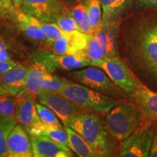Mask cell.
Instances as JSON below:
<instances>
[{"label":"cell","instance_id":"6da1fadb","mask_svg":"<svg viewBox=\"0 0 157 157\" xmlns=\"http://www.w3.org/2000/svg\"><path fill=\"white\" fill-rule=\"evenodd\" d=\"M86 140L96 157L113 156L119 154L118 141L108 130L103 115L99 113L78 112L68 124Z\"/></svg>","mask_w":157,"mask_h":157},{"label":"cell","instance_id":"7a4b0ae2","mask_svg":"<svg viewBox=\"0 0 157 157\" xmlns=\"http://www.w3.org/2000/svg\"><path fill=\"white\" fill-rule=\"evenodd\" d=\"M124 50L157 79V38L140 22L124 37Z\"/></svg>","mask_w":157,"mask_h":157},{"label":"cell","instance_id":"3957f363","mask_svg":"<svg viewBox=\"0 0 157 157\" xmlns=\"http://www.w3.org/2000/svg\"><path fill=\"white\" fill-rule=\"evenodd\" d=\"M104 119L110 134L118 142H121L150 121L138 105L129 100L119 101L105 115Z\"/></svg>","mask_w":157,"mask_h":157},{"label":"cell","instance_id":"277c9868","mask_svg":"<svg viewBox=\"0 0 157 157\" xmlns=\"http://www.w3.org/2000/svg\"><path fill=\"white\" fill-rule=\"evenodd\" d=\"M60 94L75 104L81 111L103 116L109 113L120 101L70 79Z\"/></svg>","mask_w":157,"mask_h":157},{"label":"cell","instance_id":"5b68a950","mask_svg":"<svg viewBox=\"0 0 157 157\" xmlns=\"http://www.w3.org/2000/svg\"><path fill=\"white\" fill-rule=\"evenodd\" d=\"M67 77L114 99L129 100L126 93L116 85L106 73L99 67L90 66L81 70L71 71L67 74Z\"/></svg>","mask_w":157,"mask_h":157},{"label":"cell","instance_id":"8992f818","mask_svg":"<svg viewBox=\"0 0 157 157\" xmlns=\"http://www.w3.org/2000/svg\"><path fill=\"white\" fill-rule=\"evenodd\" d=\"M97 67L103 69L111 81L126 93L129 101H134L137 91L143 83L135 75L120 56L104 58Z\"/></svg>","mask_w":157,"mask_h":157},{"label":"cell","instance_id":"52a82bcc","mask_svg":"<svg viewBox=\"0 0 157 157\" xmlns=\"http://www.w3.org/2000/svg\"><path fill=\"white\" fill-rule=\"evenodd\" d=\"M156 121H148L120 142L118 156L121 157L149 156Z\"/></svg>","mask_w":157,"mask_h":157},{"label":"cell","instance_id":"ba28073f","mask_svg":"<svg viewBox=\"0 0 157 157\" xmlns=\"http://www.w3.org/2000/svg\"><path fill=\"white\" fill-rule=\"evenodd\" d=\"M21 10L42 23L56 22L66 15V7L58 0H23Z\"/></svg>","mask_w":157,"mask_h":157},{"label":"cell","instance_id":"9c48e42d","mask_svg":"<svg viewBox=\"0 0 157 157\" xmlns=\"http://www.w3.org/2000/svg\"><path fill=\"white\" fill-rule=\"evenodd\" d=\"M36 98L39 103L46 105L58 116L64 127H67L71 119L80 111L75 104L60 93L41 92Z\"/></svg>","mask_w":157,"mask_h":157},{"label":"cell","instance_id":"30bf717a","mask_svg":"<svg viewBox=\"0 0 157 157\" xmlns=\"http://www.w3.org/2000/svg\"><path fill=\"white\" fill-rule=\"evenodd\" d=\"M15 121L26 129L29 134L34 133L44 126L36 109L34 96L25 94L16 97Z\"/></svg>","mask_w":157,"mask_h":157},{"label":"cell","instance_id":"8fae6325","mask_svg":"<svg viewBox=\"0 0 157 157\" xmlns=\"http://www.w3.org/2000/svg\"><path fill=\"white\" fill-rule=\"evenodd\" d=\"M42 60L48 66L49 71L52 73L58 68L62 70L73 71L92 66V63L84 50L78 51L76 53L64 56L50 54L44 56Z\"/></svg>","mask_w":157,"mask_h":157},{"label":"cell","instance_id":"7c38bea8","mask_svg":"<svg viewBox=\"0 0 157 157\" xmlns=\"http://www.w3.org/2000/svg\"><path fill=\"white\" fill-rule=\"evenodd\" d=\"M28 131L21 124H15L7 140V156L32 157L33 146Z\"/></svg>","mask_w":157,"mask_h":157},{"label":"cell","instance_id":"4fadbf2b","mask_svg":"<svg viewBox=\"0 0 157 157\" xmlns=\"http://www.w3.org/2000/svg\"><path fill=\"white\" fill-rule=\"evenodd\" d=\"M35 157H71L74 151L68 146L41 135L29 134Z\"/></svg>","mask_w":157,"mask_h":157},{"label":"cell","instance_id":"5bb4252c","mask_svg":"<svg viewBox=\"0 0 157 157\" xmlns=\"http://www.w3.org/2000/svg\"><path fill=\"white\" fill-rule=\"evenodd\" d=\"M29 68L18 63L12 69L0 75V85L11 95L20 97L26 93Z\"/></svg>","mask_w":157,"mask_h":157},{"label":"cell","instance_id":"9a60e30c","mask_svg":"<svg viewBox=\"0 0 157 157\" xmlns=\"http://www.w3.org/2000/svg\"><path fill=\"white\" fill-rule=\"evenodd\" d=\"M91 34H84L80 31H74L67 34L52 44L54 54L57 56L71 55L84 50L89 42Z\"/></svg>","mask_w":157,"mask_h":157},{"label":"cell","instance_id":"2e32d148","mask_svg":"<svg viewBox=\"0 0 157 157\" xmlns=\"http://www.w3.org/2000/svg\"><path fill=\"white\" fill-rule=\"evenodd\" d=\"M119 23L102 24L93 34L101 44L105 58L119 56Z\"/></svg>","mask_w":157,"mask_h":157},{"label":"cell","instance_id":"e0dca14e","mask_svg":"<svg viewBox=\"0 0 157 157\" xmlns=\"http://www.w3.org/2000/svg\"><path fill=\"white\" fill-rule=\"evenodd\" d=\"M102 24L119 23L132 7L133 0H101Z\"/></svg>","mask_w":157,"mask_h":157},{"label":"cell","instance_id":"ac0fdd59","mask_svg":"<svg viewBox=\"0 0 157 157\" xmlns=\"http://www.w3.org/2000/svg\"><path fill=\"white\" fill-rule=\"evenodd\" d=\"M138 105L148 120L157 121V93L144 84L139 89L134 101Z\"/></svg>","mask_w":157,"mask_h":157},{"label":"cell","instance_id":"d6986e66","mask_svg":"<svg viewBox=\"0 0 157 157\" xmlns=\"http://www.w3.org/2000/svg\"><path fill=\"white\" fill-rule=\"evenodd\" d=\"M49 71L47 65L42 59L35 61L29 68L27 78L26 93L34 97L40 93L41 84L44 74ZM50 72V71H49Z\"/></svg>","mask_w":157,"mask_h":157},{"label":"cell","instance_id":"ffe728a7","mask_svg":"<svg viewBox=\"0 0 157 157\" xmlns=\"http://www.w3.org/2000/svg\"><path fill=\"white\" fill-rule=\"evenodd\" d=\"M16 15L20 29L29 38L37 41L46 40V36L37 24V19L22 10L16 11Z\"/></svg>","mask_w":157,"mask_h":157},{"label":"cell","instance_id":"44dd1931","mask_svg":"<svg viewBox=\"0 0 157 157\" xmlns=\"http://www.w3.org/2000/svg\"><path fill=\"white\" fill-rule=\"evenodd\" d=\"M68 138V146L78 156L96 157L93 149L81 135L70 127H65Z\"/></svg>","mask_w":157,"mask_h":157},{"label":"cell","instance_id":"7402d4cb","mask_svg":"<svg viewBox=\"0 0 157 157\" xmlns=\"http://www.w3.org/2000/svg\"><path fill=\"white\" fill-rule=\"evenodd\" d=\"M68 80L67 78L53 74L52 72H47L42 78L41 84V92L60 93L63 89Z\"/></svg>","mask_w":157,"mask_h":157},{"label":"cell","instance_id":"603a6c76","mask_svg":"<svg viewBox=\"0 0 157 157\" xmlns=\"http://www.w3.org/2000/svg\"><path fill=\"white\" fill-rule=\"evenodd\" d=\"M85 6L93 34L102 25V5L101 0H85Z\"/></svg>","mask_w":157,"mask_h":157},{"label":"cell","instance_id":"cb8c5ba5","mask_svg":"<svg viewBox=\"0 0 157 157\" xmlns=\"http://www.w3.org/2000/svg\"><path fill=\"white\" fill-rule=\"evenodd\" d=\"M71 15L73 16L79 26L80 31L87 34H93V31L84 5H77L72 10Z\"/></svg>","mask_w":157,"mask_h":157},{"label":"cell","instance_id":"d4e9b609","mask_svg":"<svg viewBox=\"0 0 157 157\" xmlns=\"http://www.w3.org/2000/svg\"><path fill=\"white\" fill-rule=\"evenodd\" d=\"M36 109L41 121L45 126L56 128H63V124L58 116L46 105L36 103Z\"/></svg>","mask_w":157,"mask_h":157},{"label":"cell","instance_id":"484cf974","mask_svg":"<svg viewBox=\"0 0 157 157\" xmlns=\"http://www.w3.org/2000/svg\"><path fill=\"white\" fill-rule=\"evenodd\" d=\"M16 101L15 96L0 94V117L15 121Z\"/></svg>","mask_w":157,"mask_h":157},{"label":"cell","instance_id":"4316f807","mask_svg":"<svg viewBox=\"0 0 157 157\" xmlns=\"http://www.w3.org/2000/svg\"><path fill=\"white\" fill-rule=\"evenodd\" d=\"M31 135H44L65 146H68V135L65 129V127L64 128H56V127H46L44 125L42 128L38 129L34 133H31Z\"/></svg>","mask_w":157,"mask_h":157},{"label":"cell","instance_id":"83f0119b","mask_svg":"<svg viewBox=\"0 0 157 157\" xmlns=\"http://www.w3.org/2000/svg\"><path fill=\"white\" fill-rule=\"evenodd\" d=\"M84 51L91 61L93 66L97 67L99 63L105 58L101 44L98 42L93 34H91L89 42H88L86 48L84 49Z\"/></svg>","mask_w":157,"mask_h":157},{"label":"cell","instance_id":"f1b7e54d","mask_svg":"<svg viewBox=\"0 0 157 157\" xmlns=\"http://www.w3.org/2000/svg\"><path fill=\"white\" fill-rule=\"evenodd\" d=\"M37 24L46 36V40L50 43L58 40L68 33L62 30L56 22L42 23L37 20Z\"/></svg>","mask_w":157,"mask_h":157},{"label":"cell","instance_id":"f546056e","mask_svg":"<svg viewBox=\"0 0 157 157\" xmlns=\"http://www.w3.org/2000/svg\"><path fill=\"white\" fill-rule=\"evenodd\" d=\"M15 124L16 121L9 120L0 117V157L7 156V137Z\"/></svg>","mask_w":157,"mask_h":157},{"label":"cell","instance_id":"4dcf8cb0","mask_svg":"<svg viewBox=\"0 0 157 157\" xmlns=\"http://www.w3.org/2000/svg\"><path fill=\"white\" fill-rule=\"evenodd\" d=\"M57 24L62 30L66 32H71L74 31H80L77 22L73 16L63 15L56 21Z\"/></svg>","mask_w":157,"mask_h":157},{"label":"cell","instance_id":"1f68e13d","mask_svg":"<svg viewBox=\"0 0 157 157\" xmlns=\"http://www.w3.org/2000/svg\"><path fill=\"white\" fill-rule=\"evenodd\" d=\"M134 7L137 11L157 10V0H133Z\"/></svg>","mask_w":157,"mask_h":157},{"label":"cell","instance_id":"d6a6232c","mask_svg":"<svg viewBox=\"0 0 157 157\" xmlns=\"http://www.w3.org/2000/svg\"><path fill=\"white\" fill-rule=\"evenodd\" d=\"M140 23L157 38V16L144 18Z\"/></svg>","mask_w":157,"mask_h":157},{"label":"cell","instance_id":"836d02e7","mask_svg":"<svg viewBox=\"0 0 157 157\" xmlns=\"http://www.w3.org/2000/svg\"><path fill=\"white\" fill-rule=\"evenodd\" d=\"M0 12L5 15L15 13V8L12 0H0Z\"/></svg>","mask_w":157,"mask_h":157},{"label":"cell","instance_id":"e575fe53","mask_svg":"<svg viewBox=\"0 0 157 157\" xmlns=\"http://www.w3.org/2000/svg\"><path fill=\"white\" fill-rule=\"evenodd\" d=\"M18 64L13 60H0V75L5 74L7 71L12 69Z\"/></svg>","mask_w":157,"mask_h":157},{"label":"cell","instance_id":"d590c367","mask_svg":"<svg viewBox=\"0 0 157 157\" xmlns=\"http://www.w3.org/2000/svg\"><path fill=\"white\" fill-rule=\"evenodd\" d=\"M150 157H157V124L156 125V128H155V132L154 135V138H153L152 146L151 148Z\"/></svg>","mask_w":157,"mask_h":157},{"label":"cell","instance_id":"8d00e7d4","mask_svg":"<svg viewBox=\"0 0 157 157\" xmlns=\"http://www.w3.org/2000/svg\"><path fill=\"white\" fill-rule=\"evenodd\" d=\"M10 60L9 54L7 52L6 46L2 42H0V60Z\"/></svg>","mask_w":157,"mask_h":157},{"label":"cell","instance_id":"74e56055","mask_svg":"<svg viewBox=\"0 0 157 157\" xmlns=\"http://www.w3.org/2000/svg\"><path fill=\"white\" fill-rule=\"evenodd\" d=\"M23 0H12L13 5L16 10H21V6H22Z\"/></svg>","mask_w":157,"mask_h":157},{"label":"cell","instance_id":"f35d334b","mask_svg":"<svg viewBox=\"0 0 157 157\" xmlns=\"http://www.w3.org/2000/svg\"><path fill=\"white\" fill-rule=\"evenodd\" d=\"M0 94H1V95H10V94L3 87H2L1 85H0Z\"/></svg>","mask_w":157,"mask_h":157}]
</instances>
